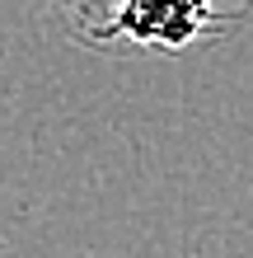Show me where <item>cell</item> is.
Here are the masks:
<instances>
[{
	"label": "cell",
	"mask_w": 253,
	"mask_h": 258,
	"mask_svg": "<svg viewBox=\"0 0 253 258\" xmlns=\"http://www.w3.org/2000/svg\"><path fill=\"white\" fill-rule=\"evenodd\" d=\"M220 14L211 0H122L108 28L99 33L94 52L136 47V52H188L192 42L211 38Z\"/></svg>",
	"instance_id": "cell-1"
},
{
	"label": "cell",
	"mask_w": 253,
	"mask_h": 258,
	"mask_svg": "<svg viewBox=\"0 0 253 258\" xmlns=\"http://www.w3.org/2000/svg\"><path fill=\"white\" fill-rule=\"evenodd\" d=\"M117 5H122V0H52L61 28L75 42H85V47H94V42H99V33L108 28V19L117 14Z\"/></svg>",
	"instance_id": "cell-2"
}]
</instances>
